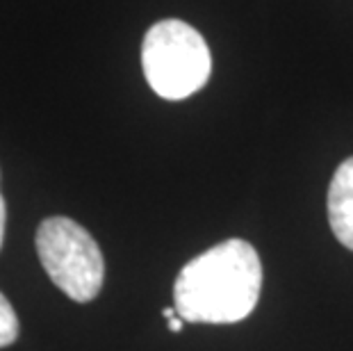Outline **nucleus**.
Masks as SVG:
<instances>
[{
	"label": "nucleus",
	"instance_id": "nucleus-3",
	"mask_svg": "<svg viewBox=\"0 0 353 351\" xmlns=\"http://www.w3.org/2000/svg\"><path fill=\"white\" fill-rule=\"evenodd\" d=\"M41 267L62 292L78 303L99 297L105 263L92 233L69 217H48L37 228Z\"/></svg>",
	"mask_w": 353,
	"mask_h": 351
},
{
	"label": "nucleus",
	"instance_id": "nucleus-2",
	"mask_svg": "<svg viewBox=\"0 0 353 351\" xmlns=\"http://www.w3.org/2000/svg\"><path fill=\"white\" fill-rule=\"evenodd\" d=\"M141 66L157 96L183 101L210 80L212 57L196 28L178 19H164L144 37Z\"/></svg>",
	"mask_w": 353,
	"mask_h": 351
},
{
	"label": "nucleus",
	"instance_id": "nucleus-7",
	"mask_svg": "<svg viewBox=\"0 0 353 351\" xmlns=\"http://www.w3.org/2000/svg\"><path fill=\"white\" fill-rule=\"evenodd\" d=\"M183 324H185V319L183 317H174V319H169V328H171V331H174V333H178L180 331V328H183Z\"/></svg>",
	"mask_w": 353,
	"mask_h": 351
},
{
	"label": "nucleus",
	"instance_id": "nucleus-5",
	"mask_svg": "<svg viewBox=\"0 0 353 351\" xmlns=\"http://www.w3.org/2000/svg\"><path fill=\"white\" fill-rule=\"evenodd\" d=\"M19 338V317L14 312L12 303L0 292V349L10 347Z\"/></svg>",
	"mask_w": 353,
	"mask_h": 351
},
{
	"label": "nucleus",
	"instance_id": "nucleus-1",
	"mask_svg": "<svg viewBox=\"0 0 353 351\" xmlns=\"http://www.w3.org/2000/svg\"><path fill=\"white\" fill-rule=\"evenodd\" d=\"M262 260L244 240H223L190 260L174 285V308L192 324H235L258 305Z\"/></svg>",
	"mask_w": 353,
	"mask_h": 351
},
{
	"label": "nucleus",
	"instance_id": "nucleus-6",
	"mask_svg": "<svg viewBox=\"0 0 353 351\" xmlns=\"http://www.w3.org/2000/svg\"><path fill=\"white\" fill-rule=\"evenodd\" d=\"M5 221H7V208H5L3 192H0V246H3V237H5Z\"/></svg>",
	"mask_w": 353,
	"mask_h": 351
},
{
	"label": "nucleus",
	"instance_id": "nucleus-4",
	"mask_svg": "<svg viewBox=\"0 0 353 351\" xmlns=\"http://www.w3.org/2000/svg\"><path fill=\"white\" fill-rule=\"evenodd\" d=\"M328 223L337 240L353 251V158L344 160L330 181Z\"/></svg>",
	"mask_w": 353,
	"mask_h": 351
}]
</instances>
